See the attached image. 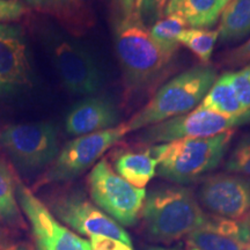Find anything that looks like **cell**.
<instances>
[{
    "mask_svg": "<svg viewBox=\"0 0 250 250\" xmlns=\"http://www.w3.org/2000/svg\"><path fill=\"white\" fill-rule=\"evenodd\" d=\"M208 215L190 188L174 184L152 189L140 218L149 241L169 246L204 226Z\"/></svg>",
    "mask_w": 250,
    "mask_h": 250,
    "instance_id": "1",
    "label": "cell"
},
{
    "mask_svg": "<svg viewBox=\"0 0 250 250\" xmlns=\"http://www.w3.org/2000/svg\"><path fill=\"white\" fill-rule=\"evenodd\" d=\"M235 130L212 137L182 138L152 145L158 159L156 174L175 184H189L203 180L221 164L229 149Z\"/></svg>",
    "mask_w": 250,
    "mask_h": 250,
    "instance_id": "2",
    "label": "cell"
},
{
    "mask_svg": "<svg viewBox=\"0 0 250 250\" xmlns=\"http://www.w3.org/2000/svg\"><path fill=\"white\" fill-rule=\"evenodd\" d=\"M218 77V71L211 65L201 64L181 72L165 83L125 124L133 132L188 114L201 104Z\"/></svg>",
    "mask_w": 250,
    "mask_h": 250,
    "instance_id": "3",
    "label": "cell"
},
{
    "mask_svg": "<svg viewBox=\"0 0 250 250\" xmlns=\"http://www.w3.org/2000/svg\"><path fill=\"white\" fill-rule=\"evenodd\" d=\"M115 48L127 88H147L162 77L173 58L153 41L149 28L136 15L121 18L114 33Z\"/></svg>",
    "mask_w": 250,
    "mask_h": 250,
    "instance_id": "4",
    "label": "cell"
},
{
    "mask_svg": "<svg viewBox=\"0 0 250 250\" xmlns=\"http://www.w3.org/2000/svg\"><path fill=\"white\" fill-rule=\"evenodd\" d=\"M87 183L93 203L104 213L123 227L137 224L147 195L145 189L125 181L105 159L94 166Z\"/></svg>",
    "mask_w": 250,
    "mask_h": 250,
    "instance_id": "5",
    "label": "cell"
},
{
    "mask_svg": "<svg viewBox=\"0 0 250 250\" xmlns=\"http://www.w3.org/2000/svg\"><path fill=\"white\" fill-rule=\"evenodd\" d=\"M0 146L21 171L35 173L57 158V127L50 122L8 125L0 131Z\"/></svg>",
    "mask_w": 250,
    "mask_h": 250,
    "instance_id": "6",
    "label": "cell"
},
{
    "mask_svg": "<svg viewBox=\"0 0 250 250\" xmlns=\"http://www.w3.org/2000/svg\"><path fill=\"white\" fill-rule=\"evenodd\" d=\"M249 123L250 109L242 114L227 116L198 105L188 114L146 127L139 134V140L148 145H156L182 138L212 137Z\"/></svg>",
    "mask_w": 250,
    "mask_h": 250,
    "instance_id": "7",
    "label": "cell"
},
{
    "mask_svg": "<svg viewBox=\"0 0 250 250\" xmlns=\"http://www.w3.org/2000/svg\"><path fill=\"white\" fill-rule=\"evenodd\" d=\"M130 133L126 124L95 133L76 137L68 142L51 165L44 177V183L67 182L77 179L93 165H96L108 149Z\"/></svg>",
    "mask_w": 250,
    "mask_h": 250,
    "instance_id": "8",
    "label": "cell"
},
{
    "mask_svg": "<svg viewBox=\"0 0 250 250\" xmlns=\"http://www.w3.org/2000/svg\"><path fill=\"white\" fill-rule=\"evenodd\" d=\"M48 208L59 223L80 236L102 235L132 246L124 227L115 221L80 192H67L56 197Z\"/></svg>",
    "mask_w": 250,
    "mask_h": 250,
    "instance_id": "9",
    "label": "cell"
},
{
    "mask_svg": "<svg viewBox=\"0 0 250 250\" xmlns=\"http://www.w3.org/2000/svg\"><path fill=\"white\" fill-rule=\"evenodd\" d=\"M17 195L21 211L29 223L36 250H92L88 241L59 223L48 206L27 187L18 184Z\"/></svg>",
    "mask_w": 250,
    "mask_h": 250,
    "instance_id": "10",
    "label": "cell"
},
{
    "mask_svg": "<svg viewBox=\"0 0 250 250\" xmlns=\"http://www.w3.org/2000/svg\"><path fill=\"white\" fill-rule=\"evenodd\" d=\"M197 199L212 215L243 220L250 214V177L218 173L202 180Z\"/></svg>",
    "mask_w": 250,
    "mask_h": 250,
    "instance_id": "11",
    "label": "cell"
},
{
    "mask_svg": "<svg viewBox=\"0 0 250 250\" xmlns=\"http://www.w3.org/2000/svg\"><path fill=\"white\" fill-rule=\"evenodd\" d=\"M52 55L56 70L68 93L92 96L101 89L102 72L85 46L73 41L62 40L54 45Z\"/></svg>",
    "mask_w": 250,
    "mask_h": 250,
    "instance_id": "12",
    "label": "cell"
},
{
    "mask_svg": "<svg viewBox=\"0 0 250 250\" xmlns=\"http://www.w3.org/2000/svg\"><path fill=\"white\" fill-rule=\"evenodd\" d=\"M30 74L23 31L18 26L0 23V95L27 87Z\"/></svg>",
    "mask_w": 250,
    "mask_h": 250,
    "instance_id": "13",
    "label": "cell"
},
{
    "mask_svg": "<svg viewBox=\"0 0 250 250\" xmlns=\"http://www.w3.org/2000/svg\"><path fill=\"white\" fill-rule=\"evenodd\" d=\"M187 247L197 250H245L250 237L245 220L208 215L204 226L186 237Z\"/></svg>",
    "mask_w": 250,
    "mask_h": 250,
    "instance_id": "14",
    "label": "cell"
},
{
    "mask_svg": "<svg viewBox=\"0 0 250 250\" xmlns=\"http://www.w3.org/2000/svg\"><path fill=\"white\" fill-rule=\"evenodd\" d=\"M120 122L116 105L107 96L92 95L72 107L65 118V130L74 137L95 133L117 126Z\"/></svg>",
    "mask_w": 250,
    "mask_h": 250,
    "instance_id": "15",
    "label": "cell"
},
{
    "mask_svg": "<svg viewBox=\"0 0 250 250\" xmlns=\"http://www.w3.org/2000/svg\"><path fill=\"white\" fill-rule=\"evenodd\" d=\"M230 0H169L165 15H175L190 28L210 29Z\"/></svg>",
    "mask_w": 250,
    "mask_h": 250,
    "instance_id": "16",
    "label": "cell"
},
{
    "mask_svg": "<svg viewBox=\"0 0 250 250\" xmlns=\"http://www.w3.org/2000/svg\"><path fill=\"white\" fill-rule=\"evenodd\" d=\"M158 159L152 148L145 151L123 152L115 159V170L133 187L145 189L156 175Z\"/></svg>",
    "mask_w": 250,
    "mask_h": 250,
    "instance_id": "17",
    "label": "cell"
},
{
    "mask_svg": "<svg viewBox=\"0 0 250 250\" xmlns=\"http://www.w3.org/2000/svg\"><path fill=\"white\" fill-rule=\"evenodd\" d=\"M219 41L239 42L250 36V0H230L219 19Z\"/></svg>",
    "mask_w": 250,
    "mask_h": 250,
    "instance_id": "18",
    "label": "cell"
},
{
    "mask_svg": "<svg viewBox=\"0 0 250 250\" xmlns=\"http://www.w3.org/2000/svg\"><path fill=\"white\" fill-rule=\"evenodd\" d=\"M199 107L227 116H234L247 111L237 98L230 72H226L223 76L217 78L202 100Z\"/></svg>",
    "mask_w": 250,
    "mask_h": 250,
    "instance_id": "19",
    "label": "cell"
},
{
    "mask_svg": "<svg viewBox=\"0 0 250 250\" xmlns=\"http://www.w3.org/2000/svg\"><path fill=\"white\" fill-rule=\"evenodd\" d=\"M17 186L13 175L0 161V223L8 226H21L22 215L19 205Z\"/></svg>",
    "mask_w": 250,
    "mask_h": 250,
    "instance_id": "20",
    "label": "cell"
},
{
    "mask_svg": "<svg viewBox=\"0 0 250 250\" xmlns=\"http://www.w3.org/2000/svg\"><path fill=\"white\" fill-rule=\"evenodd\" d=\"M184 29H187V24L180 18L164 15L149 27V34L161 51L168 57L174 58L180 49L179 37Z\"/></svg>",
    "mask_w": 250,
    "mask_h": 250,
    "instance_id": "21",
    "label": "cell"
},
{
    "mask_svg": "<svg viewBox=\"0 0 250 250\" xmlns=\"http://www.w3.org/2000/svg\"><path fill=\"white\" fill-rule=\"evenodd\" d=\"M219 41L218 30L189 28L184 29L179 37L180 45L186 46L196 56L202 65H208L213 55L215 44Z\"/></svg>",
    "mask_w": 250,
    "mask_h": 250,
    "instance_id": "22",
    "label": "cell"
},
{
    "mask_svg": "<svg viewBox=\"0 0 250 250\" xmlns=\"http://www.w3.org/2000/svg\"><path fill=\"white\" fill-rule=\"evenodd\" d=\"M225 169L250 177V133L243 134L235 144L225 162Z\"/></svg>",
    "mask_w": 250,
    "mask_h": 250,
    "instance_id": "23",
    "label": "cell"
},
{
    "mask_svg": "<svg viewBox=\"0 0 250 250\" xmlns=\"http://www.w3.org/2000/svg\"><path fill=\"white\" fill-rule=\"evenodd\" d=\"M168 1L169 0H136L133 15L149 28L164 17Z\"/></svg>",
    "mask_w": 250,
    "mask_h": 250,
    "instance_id": "24",
    "label": "cell"
},
{
    "mask_svg": "<svg viewBox=\"0 0 250 250\" xmlns=\"http://www.w3.org/2000/svg\"><path fill=\"white\" fill-rule=\"evenodd\" d=\"M31 7L55 14L72 13L81 7L80 0H26Z\"/></svg>",
    "mask_w": 250,
    "mask_h": 250,
    "instance_id": "25",
    "label": "cell"
},
{
    "mask_svg": "<svg viewBox=\"0 0 250 250\" xmlns=\"http://www.w3.org/2000/svg\"><path fill=\"white\" fill-rule=\"evenodd\" d=\"M234 88L245 109H250V62L239 71L230 72Z\"/></svg>",
    "mask_w": 250,
    "mask_h": 250,
    "instance_id": "26",
    "label": "cell"
},
{
    "mask_svg": "<svg viewBox=\"0 0 250 250\" xmlns=\"http://www.w3.org/2000/svg\"><path fill=\"white\" fill-rule=\"evenodd\" d=\"M27 8L20 0H0V23H8L24 17Z\"/></svg>",
    "mask_w": 250,
    "mask_h": 250,
    "instance_id": "27",
    "label": "cell"
},
{
    "mask_svg": "<svg viewBox=\"0 0 250 250\" xmlns=\"http://www.w3.org/2000/svg\"><path fill=\"white\" fill-rule=\"evenodd\" d=\"M250 62V37L242 44L228 51L224 58L225 64L229 66H245Z\"/></svg>",
    "mask_w": 250,
    "mask_h": 250,
    "instance_id": "28",
    "label": "cell"
},
{
    "mask_svg": "<svg viewBox=\"0 0 250 250\" xmlns=\"http://www.w3.org/2000/svg\"><path fill=\"white\" fill-rule=\"evenodd\" d=\"M89 240L92 250H133L132 246L111 239V237L93 235Z\"/></svg>",
    "mask_w": 250,
    "mask_h": 250,
    "instance_id": "29",
    "label": "cell"
},
{
    "mask_svg": "<svg viewBox=\"0 0 250 250\" xmlns=\"http://www.w3.org/2000/svg\"><path fill=\"white\" fill-rule=\"evenodd\" d=\"M122 13V18H129L133 14L136 0H114Z\"/></svg>",
    "mask_w": 250,
    "mask_h": 250,
    "instance_id": "30",
    "label": "cell"
},
{
    "mask_svg": "<svg viewBox=\"0 0 250 250\" xmlns=\"http://www.w3.org/2000/svg\"><path fill=\"white\" fill-rule=\"evenodd\" d=\"M143 250H183L181 246H144Z\"/></svg>",
    "mask_w": 250,
    "mask_h": 250,
    "instance_id": "31",
    "label": "cell"
},
{
    "mask_svg": "<svg viewBox=\"0 0 250 250\" xmlns=\"http://www.w3.org/2000/svg\"><path fill=\"white\" fill-rule=\"evenodd\" d=\"M1 250H30V249L26 246H14V247H9V248H6V249H1Z\"/></svg>",
    "mask_w": 250,
    "mask_h": 250,
    "instance_id": "32",
    "label": "cell"
},
{
    "mask_svg": "<svg viewBox=\"0 0 250 250\" xmlns=\"http://www.w3.org/2000/svg\"><path fill=\"white\" fill-rule=\"evenodd\" d=\"M243 220H245V223H246V226H247V228H248V232H249V237H250V214H249L248 217H247L246 219H243Z\"/></svg>",
    "mask_w": 250,
    "mask_h": 250,
    "instance_id": "33",
    "label": "cell"
},
{
    "mask_svg": "<svg viewBox=\"0 0 250 250\" xmlns=\"http://www.w3.org/2000/svg\"><path fill=\"white\" fill-rule=\"evenodd\" d=\"M186 250H197V249L191 248V247H186Z\"/></svg>",
    "mask_w": 250,
    "mask_h": 250,
    "instance_id": "34",
    "label": "cell"
},
{
    "mask_svg": "<svg viewBox=\"0 0 250 250\" xmlns=\"http://www.w3.org/2000/svg\"><path fill=\"white\" fill-rule=\"evenodd\" d=\"M245 250H250V243H248V245H247V247H246V249Z\"/></svg>",
    "mask_w": 250,
    "mask_h": 250,
    "instance_id": "35",
    "label": "cell"
}]
</instances>
